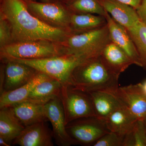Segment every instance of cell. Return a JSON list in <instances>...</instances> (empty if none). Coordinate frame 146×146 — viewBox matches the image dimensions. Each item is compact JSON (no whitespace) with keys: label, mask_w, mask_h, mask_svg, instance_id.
<instances>
[{"label":"cell","mask_w":146,"mask_h":146,"mask_svg":"<svg viewBox=\"0 0 146 146\" xmlns=\"http://www.w3.org/2000/svg\"><path fill=\"white\" fill-rule=\"evenodd\" d=\"M65 54L61 44L46 40L14 42L0 48L3 60L39 59Z\"/></svg>","instance_id":"cell-4"},{"label":"cell","mask_w":146,"mask_h":146,"mask_svg":"<svg viewBox=\"0 0 146 146\" xmlns=\"http://www.w3.org/2000/svg\"><path fill=\"white\" fill-rule=\"evenodd\" d=\"M104 16L111 41L125 53L133 64L141 67L138 51L127 29L115 21L107 11Z\"/></svg>","instance_id":"cell-10"},{"label":"cell","mask_w":146,"mask_h":146,"mask_svg":"<svg viewBox=\"0 0 146 146\" xmlns=\"http://www.w3.org/2000/svg\"><path fill=\"white\" fill-rule=\"evenodd\" d=\"M11 145L10 144L8 143L7 141L3 139L2 138H0V146H10Z\"/></svg>","instance_id":"cell-32"},{"label":"cell","mask_w":146,"mask_h":146,"mask_svg":"<svg viewBox=\"0 0 146 146\" xmlns=\"http://www.w3.org/2000/svg\"><path fill=\"white\" fill-rule=\"evenodd\" d=\"M25 126L10 107L0 108V138L11 145L21 135Z\"/></svg>","instance_id":"cell-18"},{"label":"cell","mask_w":146,"mask_h":146,"mask_svg":"<svg viewBox=\"0 0 146 146\" xmlns=\"http://www.w3.org/2000/svg\"><path fill=\"white\" fill-rule=\"evenodd\" d=\"M138 120L123 106L112 112L106 121L110 131L125 137Z\"/></svg>","instance_id":"cell-21"},{"label":"cell","mask_w":146,"mask_h":146,"mask_svg":"<svg viewBox=\"0 0 146 146\" xmlns=\"http://www.w3.org/2000/svg\"><path fill=\"white\" fill-rule=\"evenodd\" d=\"M62 86V83L55 79L46 80L37 84L25 101L44 105L59 97Z\"/></svg>","instance_id":"cell-19"},{"label":"cell","mask_w":146,"mask_h":146,"mask_svg":"<svg viewBox=\"0 0 146 146\" xmlns=\"http://www.w3.org/2000/svg\"><path fill=\"white\" fill-rule=\"evenodd\" d=\"M43 1H44V2H48L49 0H43Z\"/></svg>","instance_id":"cell-34"},{"label":"cell","mask_w":146,"mask_h":146,"mask_svg":"<svg viewBox=\"0 0 146 146\" xmlns=\"http://www.w3.org/2000/svg\"><path fill=\"white\" fill-rule=\"evenodd\" d=\"M127 30L138 51L141 67L146 70V23L140 20L134 26Z\"/></svg>","instance_id":"cell-23"},{"label":"cell","mask_w":146,"mask_h":146,"mask_svg":"<svg viewBox=\"0 0 146 146\" xmlns=\"http://www.w3.org/2000/svg\"><path fill=\"white\" fill-rule=\"evenodd\" d=\"M25 2L30 12L42 22L71 33L70 25L71 13L67 7L48 2L40 3L27 0Z\"/></svg>","instance_id":"cell-8"},{"label":"cell","mask_w":146,"mask_h":146,"mask_svg":"<svg viewBox=\"0 0 146 146\" xmlns=\"http://www.w3.org/2000/svg\"><path fill=\"white\" fill-rule=\"evenodd\" d=\"M90 95L96 116L106 120L118 108L123 106L115 94L103 91L88 92Z\"/></svg>","instance_id":"cell-17"},{"label":"cell","mask_w":146,"mask_h":146,"mask_svg":"<svg viewBox=\"0 0 146 146\" xmlns=\"http://www.w3.org/2000/svg\"><path fill=\"white\" fill-rule=\"evenodd\" d=\"M118 1L125 4L136 9L141 5L142 0H117Z\"/></svg>","instance_id":"cell-29"},{"label":"cell","mask_w":146,"mask_h":146,"mask_svg":"<svg viewBox=\"0 0 146 146\" xmlns=\"http://www.w3.org/2000/svg\"><path fill=\"white\" fill-rule=\"evenodd\" d=\"M142 91L146 96V80L142 83H138Z\"/></svg>","instance_id":"cell-31"},{"label":"cell","mask_w":146,"mask_h":146,"mask_svg":"<svg viewBox=\"0 0 146 146\" xmlns=\"http://www.w3.org/2000/svg\"><path fill=\"white\" fill-rule=\"evenodd\" d=\"M10 107L25 127L49 121L46 116L44 105L25 101Z\"/></svg>","instance_id":"cell-16"},{"label":"cell","mask_w":146,"mask_h":146,"mask_svg":"<svg viewBox=\"0 0 146 146\" xmlns=\"http://www.w3.org/2000/svg\"><path fill=\"white\" fill-rule=\"evenodd\" d=\"M123 146H146V130L143 120L136 121L125 136Z\"/></svg>","instance_id":"cell-25"},{"label":"cell","mask_w":146,"mask_h":146,"mask_svg":"<svg viewBox=\"0 0 146 146\" xmlns=\"http://www.w3.org/2000/svg\"><path fill=\"white\" fill-rule=\"evenodd\" d=\"M12 36L8 22L0 15V48L12 43Z\"/></svg>","instance_id":"cell-27"},{"label":"cell","mask_w":146,"mask_h":146,"mask_svg":"<svg viewBox=\"0 0 146 146\" xmlns=\"http://www.w3.org/2000/svg\"><path fill=\"white\" fill-rule=\"evenodd\" d=\"M100 56L111 70L119 75L133 64L125 53L112 41L106 46Z\"/></svg>","instance_id":"cell-20"},{"label":"cell","mask_w":146,"mask_h":146,"mask_svg":"<svg viewBox=\"0 0 146 146\" xmlns=\"http://www.w3.org/2000/svg\"><path fill=\"white\" fill-rule=\"evenodd\" d=\"M106 24L104 16L92 13H71L70 31L71 34L82 33L100 28Z\"/></svg>","instance_id":"cell-22"},{"label":"cell","mask_w":146,"mask_h":146,"mask_svg":"<svg viewBox=\"0 0 146 146\" xmlns=\"http://www.w3.org/2000/svg\"><path fill=\"white\" fill-rule=\"evenodd\" d=\"M52 132L45 122L25 127L12 144L21 146H53Z\"/></svg>","instance_id":"cell-13"},{"label":"cell","mask_w":146,"mask_h":146,"mask_svg":"<svg viewBox=\"0 0 146 146\" xmlns=\"http://www.w3.org/2000/svg\"><path fill=\"white\" fill-rule=\"evenodd\" d=\"M107 25L90 31L70 34L62 44L65 54L86 60L100 55L111 42Z\"/></svg>","instance_id":"cell-3"},{"label":"cell","mask_w":146,"mask_h":146,"mask_svg":"<svg viewBox=\"0 0 146 146\" xmlns=\"http://www.w3.org/2000/svg\"><path fill=\"white\" fill-rule=\"evenodd\" d=\"M28 65L38 72L60 81L63 85L71 86V77L75 68L84 60L73 55L65 54L35 59H11Z\"/></svg>","instance_id":"cell-5"},{"label":"cell","mask_w":146,"mask_h":146,"mask_svg":"<svg viewBox=\"0 0 146 146\" xmlns=\"http://www.w3.org/2000/svg\"><path fill=\"white\" fill-rule=\"evenodd\" d=\"M0 15L9 25L12 43L46 40L62 44L71 34L39 20L30 12L23 0H1Z\"/></svg>","instance_id":"cell-1"},{"label":"cell","mask_w":146,"mask_h":146,"mask_svg":"<svg viewBox=\"0 0 146 146\" xmlns=\"http://www.w3.org/2000/svg\"><path fill=\"white\" fill-rule=\"evenodd\" d=\"M119 76L100 55L84 60L75 68L71 86L86 93L103 91L115 94L119 88Z\"/></svg>","instance_id":"cell-2"},{"label":"cell","mask_w":146,"mask_h":146,"mask_svg":"<svg viewBox=\"0 0 146 146\" xmlns=\"http://www.w3.org/2000/svg\"><path fill=\"white\" fill-rule=\"evenodd\" d=\"M59 98L64 110L66 125L77 119L97 117L92 100L88 93L72 86L63 85Z\"/></svg>","instance_id":"cell-6"},{"label":"cell","mask_w":146,"mask_h":146,"mask_svg":"<svg viewBox=\"0 0 146 146\" xmlns=\"http://www.w3.org/2000/svg\"><path fill=\"white\" fill-rule=\"evenodd\" d=\"M114 94L137 119L146 117V96L138 83L119 87Z\"/></svg>","instance_id":"cell-11"},{"label":"cell","mask_w":146,"mask_h":146,"mask_svg":"<svg viewBox=\"0 0 146 146\" xmlns=\"http://www.w3.org/2000/svg\"><path fill=\"white\" fill-rule=\"evenodd\" d=\"M4 62L6 65L3 93L23 86L38 72L28 65L15 60H5Z\"/></svg>","instance_id":"cell-12"},{"label":"cell","mask_w":146,"mask_h":146,"mask_svg":"<svg viewBox=\"0 0 146 146\" xmlns=\"http://www.w3.org/2000/svg\"><path fill=\"white\" fill-rule=\"evenodd\" d=\"M124 137L113 131L105 134L93 145L94 146H123Z\"/></svg>","instance_id":"cell-26"},{"label":"cell","mask_w":146,"mask_h":146,"mask_svg":"<svg viewBox=\"0 0 146 146\" xmlns=\"http://www.w3.org/2000/svg\"><path fill=\"white\" fill-rule=\"evenodd\" d=\"M101 5L118 23L127 29L141 20L136 9L117 0H98Z\"/></svg>","instance_id":"cell-14"},{"label":"cell","mask_w":146,"mask_h":146,"mask_svg":"<svg viewBox=\"0 0 146 146\" xmlns=\"http://www.w3.org/2000/svg\"><path fill=\"white\" fill-rule=\"evenodd\" d=\"M46 116L52 127L53 137L55 143L60 146L77 145L66 130L64 110L59 97L51 100L44 104Z\"/></svg>","instance_id":"cell-9"},{"label":"cell","mask_w":146,"mask_h":146,"mask_svg":"<svg viewBox=\"0 0 146 146\" xmlns=\"http://www.w3.org/2000/svg\"><path fill=\"white\" fill-rule=\"evenodd\" d=\"M66 7L71 13H92L104 16L106 11L98 0H68Z\"/></svg>","instance_id":"cell-24"},{"label":"cell","mask_w":146,"mask_h":146,"mask_svg":"<svg viewBox=\"0 0 146 146\" xmlns=\"http://www.w3.org/2000/svg\"><path fill=\"white\" fill-rule=\"evenodd\" d=\"M5 79V65H2L1 67V74H0V94L1 95L3 93Z\"/></svg>","instance_id":"cell-30"},{"label":"cell","mask_w":146,"mask_h":146,"mask_svg":"<svg viewBox=\"0 0 146 146\" xmlns=\"http://www.w3.org/2000/svg\"><path fill=\"white\" fill-rule=\"evenodd\" d=\"M50 78H52L44 73L38 72L23 86L13 91L4 92L0 96V108L10 107L25 101L37 84Z\"/></svg>","instance_id":"cell-15"},{"label":"cell","mask_w":146,"mask_h":146,"mask_svg":"<svg viewBox=\"0 0 146 146\" xmlns=\"http://www.w3.org/2000/svg\"><path fill=\"white\" fill-rule=\"evenodd\" d=\"M136 10L141 20L146 23V0H142L140 6Z\"/></svg>","instance_id":"cell-28"},{"label":"cell","mask_w":146,"mask_h":146,"mask_svg":"<svg viewBox=\"0 0 146 146\" xmlns=\"http://www.w3.org/2000/svg\"><path fill=\"white\" fill-rule=\"evenodd\" d=\"M69 136L78 144L93 146L102 136L110 131L106 120L97 117L80 118L66 125Z\"/></svg>","instance_id":"cell-7"},{"label":"cell","mask_w":146,"mask_h":146,"mask_svg":"<svg viewBox=\"0 0 146 146\" xmlns=\"http://www.w3.org/2000/svg\"><path fill=\"white\" fill-rule=\"evenodd\" d=\"M144 125H145V127L146 130V117L145 118L143 119Z\"/></svg>","instance_id":"cell-33"}]
</instances>
